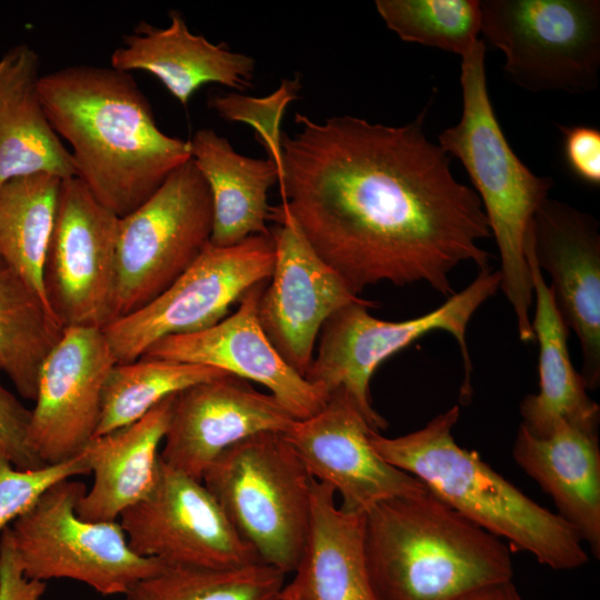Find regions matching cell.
Segmentation results:
<instances>
[{
    "label": "cell",
    "mask_w": 600,
    "mask_h": 600,
    "mask_svg": "<svg viewBox=\"0 0 600 600\" xmlns=\"http://www.w3.org/2000/svg\"><path fill=\"white\" fill-rule=\"evenodd\" d=\"M427 112L397 127L297 113L299 130L282 133L281 203L357 294L379 282H423L449 298L459 264L490 268L480 198L426 136Z\"/></svg>",
    "instance_id": "obj_1"
},
{
    "label": "cell",
    "mask_w": 600,
    "mask_h": 600,
    "mask_svg": "<svg viewBox=\"0 0 600 600\" xmlns=\"http://www.w3.org/2000/svg\"><path fill=\"white\" fill-rule=\"evenodd\" d=\"M39 93L54 131L71 147L76 177L119 218L191 159L188 140L157 126L130 72L111 66H68L42 74Z\"/></svg>",
    "instance_id": "obj_2"
},
{
    "label": "cell",
    "mask_w": 600,
    "mask_h": 600,
    "mask_svg": "<svg viewBox=\"0 0 600 600\" xmlns=\"http://www.w3.org/2000/svg\"><path fill=\"white\" fill-rule=\"evenodd\" d=\"M363 544L378 600H453L513 576L508 546L428 488L369 510Z\"/></svg>",
    "instance_id": "obj_3"
},
{
    "label": "cell",
    "mask_w": 600,
    "mask_h": 600,
    "mask_svg": "<svg viewBox=\"0 0 600 600\" xmlns=\"http://www.w3.org/2000/svg\"><path fill=\"white\" fill-rule=\"evenodd\" d=\"M459 416L453 406L423 428L394 438L372 430L371 443L387 462L417 478L450 508L539 563L554 570L586 564L582 540L561 516L456 442L452 431Z\"/></svg>",
    "instance_id": "obj_4"
},
{
    "label": "cell",
    "mask_w": 600,
    "mask_h": 600,
    "mask_svg": "<svg viewBox=\"0 0 600 600\" xmlns=\"http://www.w3.org/2000/svg\"><path fill=\"white\" fill-rule=\"evenodd\" d=\"M486 49L479 39L461 57L462 113L439 134L438 144L462 163L474 186L500 256V289L513 310L519 339L532 342L533 288L524 244L553 180L533 173L510 147L489 97Z\"/></svg>",
    "instance_id": "obj_5"
},
{
    "label": "cell",
    "mask_w": 600,
    "mask_h": 600,
    "mask_svg": "<svg viewBox=\"0 0 600 600\" xmlns=\"http://www.w3.org/2000/svg\"><path fill=\"white\" fill-rule=\"evenodd\" d=\"M201 481L261 563L284 574L296 570L314 479L282 433L261 432L231 446Z\"/></svg>",
    "instance_id": "obj_6"
},
{
    "label": "cell",
    "mask_w": 600,
    "mask_h": 600,
    "mask_svg": "<svg viewBox=\"0 0 600 600\" xmlns=\"http://www.w3.org/2000/svg\"><path fill=\"white\" fill-rule=\"evenodd\" d=\"M499 270H479L474 280L432 311L403 321H386L369 313L374 302L352 303L334 312L322 326L317 357L306 379L329 396L343 390L370 426L379 431L386 420L374 410L370 380L389 357L436 330L449 332L459 344L464 370L461 398L471 396L472 362L467 348V327L476 311L500 289Z\"/></svg>",
    "instance_id": "obj_7"
},
{
    "label": "cell",
    "mask_w": 600,
    "mask_h": 600,
    "mask_svg": "<svg viewBox=\"0 0 600 600\" xmlns=\"http://www.w3.org/2000/svg\"><path fill=\"white\" fill-rule=\"evenodd\" d=\"M484 42L530 92L583 94L599 84V0H480Z\"/></svg>",
    "instance_id": "obj_8"
},
{
    "label": "cell",
    "mask_w": 600,
    "mask_h": 600,
    "mask_svg": "<svg viewBox=\"0 0 600 600\" xmlns=\"http://www.w3.org/2000/svg\"><path fill=\"white\" fill-rule=\"evenodd\" d=\"M86 491L77 480L58 482L12 522L18 560L31 580L71 579L103 596L126 594L166 564L137 554L119 522L81 519L76 506Z\"/></svg>",
    "instance_id": "obj_9"
},
{
    "label": "cell",
    "mask_w": 600,
    "mask_h": 600,
    "mask_svg": "<svg viewBox=\"0 0 600 600\" xmlns=\"http://www.w3.org/2000/svg\"><path fill=\"white\" fill-rule=\"evenodd\" d=\"M211 231V194L190 159L119 219L112 321L139 310L174 282L210 242Z\"/></svg>",
    "instance_id": "obj_10"
},
{
    "label": "cell",
    "mask_w": 600,
    "mask_h": 600,
    "mask_svg": "<svg viewBox=\"0 0 600 600\" xmlns=\"http://www.w3.org/2000/svg\"><path fill=\"white\" fill-rule=\"evenodd\" d=\"M274 263L270 234L230 246L208 243L193 263L163 292L102 331L117 363L132 362L159 340L208 329L257 283L268 281Z\"/></svg>",
    "instance_id": "obj_11"
},
{
    "label": "cell",
    "mask_w": 600,
    "mask_h": 600,
    "mask_svg": "<svg viewBox=\"0 0 600 600\" xmlns=\"http://www.w3.org/2000/svg\"><path fill=\"white\" fill-rule=\"evenodd\" d=\"M119 219L77 177L61 181L43 284L63 329L112 321Z\"/></svg>",
    "instance_id": "obj_12"
},
{
    "label": "cell",
    "mask_w": 600,
    "mask_h": 600,
    "mask_svg": "<svg viewBox=\"0 0 600 600\" xmlns=\"http://www.w3.org/2000/svg\"><path fill=\"white\" fill-rule=\"evenodd\" d=\"M119 517L130 548L166 566L261 563L203 482L172 469L161 458L150 492Z\"/></svg>",
    "instance_id": "obj_13"
},
{
    "label": "cell",
    "mask_w": 600,
    "mask_h": 600,
    "mask_svg": "<svg viewBox=\"0 0 600 600\" xmlns=\"http://www.w3.org/2000/svg\"><path fill=\"white\" fill-rule=\"evenodd\" d=\"M270 220L276 222L270 232L274 263L258 317L280 356L306 377L324 322L343 307L369 300L354 293L316 253L282 203L271 207Z\"/></svg>",
    "instance_id": "obj_14"
},
{
    "label": "cell",
    "mask_w": 600,
    "mask_h": 600,
    "mask_svg": "<svg viewBox=\"0 0 600 600\" xmlns=\"http://www.w3.org/2000/svg\"><path fill=\"white\" fill-rule=\"evenodd\" d=\"M372 430L353 400L338 389L318 413L296 420L282 434L311 477L339 493L341 510L364 516L382 501L427 490L376 451Z\"/></svg>",
    "instance_id": "obj_15"
},
{
    "label": "cell",
    "mask_w": 600,
    "mask_h": 600,
    "mask_svg": "<svg viewBox=\"0 0 600 600\" xmlns=\"http://www.w3.org/2000/svg\"><path fill=\"white\" fill-rule=\"evenodd\" d=\"M116 359L101 328H64L39 373L29 440L47 464L79 454L94 437Z\"/></svg>",
    "instance_id": "obj_16"
},
{
    "label": "cell",
    "mask_w": 600,
    "mask_h": 600,
    "mask_svg": "<svg viewBox=\"0 0 600 600\" xmlns=\"http://www.w3.org/2000/svg\"><path fill=\"white\" fill-rule=\"evenodd\" d=\"M296 419L270 393L228 374L174 394L161 460L202 480L207 468L231 446L261 432H287Z\"/></svg>",
    "instance_id": "obj_17"
},
{
    "label": "cell",
    "mask_w": 600,
    "mask_h": 600,
    "mask_svg": "<svg viewBox=\"0 0 600 600\" xmlns=\"http://www.w3.org/2000/svg\"><path fill=\"white\" fill-rule=\"evenodd\" d=\"M531 243L538 267L551 277L557 308L582 352L587 389L600 383V233L590 213L547 198L536 210Z\"/></svg>",
    "instance_id": "obj_18"
},
{
    "label": "cell",
    "mask_w": 600,
    "mask_h": 600,
    "mask_svg": "<svg viewBox=\"0 0 600 600\" xmlns=\"http://www.w3.org/2000/svg\"><path fill=\"white\" fill-rule=\"evenodd\" d=\"M267 281L251 287L238 309L202 331L166 337L144 357L203 364L266 387L296 420L318 413L328 394L298 373L273 347L258 317ZM142 356V357H143Z\"/></svg>",
    "instance_id": "obj_19"
},
{
    "label": "cell",
    "mask_w": 600,
    "mask_h": 600,
    "mask_svg": "<svg viewBox=\"0 0 600 600\" xmlns=\"http://www.w3.org/2000/svg\"><path fill=\"white\" fill-rule=\"evenodd\" d=\"M599 419L560 421L547 437L519 427L517 464L553 500L561 516L600 557Z\"/></svg>",
    "instance_id": "obj_20"
},
{
    "label": "cell",
    "mask_w": 600,
    "mask_h": 600,
    "mask_svg": "<svg viewBox=\"0 0 600 600\" xmlns=\"http://www.w3.org/2000/svg\"><path fill=\"white\" fill-rule=\"evenodd\" d=\"M169 19L166 28L139 23L112 52L110 66L124 72L151 73L183 106L208 83L240 91L251 87L256 68L252 57L192 33L177 10L169 12Z\"/></svg>",
    "instance_id": "obj_21"
},
{
    "label": "cell",
    "mask_w": 600,
    "mask_h": 600,
    "mask_svg": "<svg viewBox=\"0 0 600 600\" xmlns=\"http://www.w3.org/2000/svg\"><path fill=\"white\" fill-rule=\"evenodd\" d=\"M334 490L314 480L302 554L281 600H378L364 556V516L336 506Z\"/></svg>",
    "instance_id": "obj_22"
},
{
    "label": "cell",
    "mask_w": 600,
    "mask_h": 600,
    "mask_svg": "<svg viewBox=\"0 0 600 600\" xmlns=\"http://www.w3.org/2000/svg\"><path fill=\"white\" fill-rule=\"evenodd\" d=\"M40 58L27 43L0 58V184L16 177H76L70 151L51 126L40 93Z\"/></svg>",
    "instance_id": "obj_23"
},
{
    "label": "cell",
    "mask_w": 600,
    "mask_h": 600,
    "mask_svg": "<svg viewBox=\"0 0 600 600\" xmlns=\"http://www.w3.org/2000/svg\"><path fill=\"white\" fill-rule=\"evenodd\" d=\"M173 396L138 421L93 437L82 449L93 483L76 506L87 521H116L152 489Z\"/></svg>",
    "instance_id": "obj_24"
},
{
    "label": "cell",
    "mask_w": 600,
    "mask_h": 600,
    "mask_svg": "<svg viewBox=\"0 0 600 600\" xmlns=\"http://www.w3.org/2000/svg\"><path fill=\"white\" fill-rule=\"evenodd\" d=\"M193 163L203 177L212 200L210 243L234 246L257 234H270L269 189L279 183L277 164L238 153L210 128L197 130L188 140Z\"/></svg>",
    "instance_id": "obj_25"
},
{
    "label": "cell",
    "mask_w": 600,
    "mask_h": 600,
    "mask_svg": "<svg viewBox=\"0 0 600 600\" xmlns=\"http://www.w3.org/2000/svg\"><path fill=\"white\" fill-rule=\"evenodd\" d=\"M524 253L533 288L531 324L539 342V392L522 399L521 424L534 436L547 437L562 420L600 419V408L589 397L586 382L570 359L569 328L534 259L530 229Z\"/></svg>",
    "instance_id": "obj_26"
},
{
    "label": "cell",
    "mask_w": 600,
    "mask_h": 600,
    "mask_svg": "<svg viewBox=\"0 0 600 600\" xmlns=\"http://www.w3.org/2000/svg\"><path fill=\"white\" fill-rule=\"evenodd\" d=\"M61 181L53 174L33 173L0 184V257L48 309L43 268Z\"/></svg>",
    "instance_id": "obj_27"
},
{
    "label": "cell",
    "mask_w": 600,
    "mask_h": 600,
    "mask_svg": "<svg viewBox=\"0 0 600 600\" xmlns=\"http://www.w3.org/2000/svg\"><path fill=\"white\" fill-rule=\"evenodd\" d=\"M63 328L0 257V369L18 393L36 399L41 366Z\"/></svg>",
    "instance_id": "obj_28"
},
{
    "label": "cell",
    "mask_w": 600,
    "mask_h": 600,
    "mask_svg": "<svg viewBox=\"0 0 600 600\" xmlns=\"http://www.w3.org/2000/svg\"><path fill=\"white\" fill-rule=\"evenodd\" d=\"M228 374L213 367L144 356L116 363L103 386L94 437L138 421L161 401L190 386Z\"/></svg>",
    "instance_id": "obj_29"
},
{
    "label": "cell",
    "mask_w": 600,
    "mask_h": 600,
    "mask_svg": "<svg viewBox=\"0 0 600 600\" xmlns=\"http://www.w3.org/2000/svg\"><path fill=\"white\" fill-rule=\"evenodd\" d=\"M286 574L253 563L236 568L166 566L141 579L126 600H281Z\"/></svg>",
    "instance_id": "obj_30"
},
{
    "label": "cell",
    "mask_w": 600,
    "mask_h": 600,
    "mask_svg": "<svg viewBox=\"0 0 600 600\" xmlns=\"http://www.w3.org/2000/svg\"><path fill=\"white\" fill-rule=\"evenodd\" d=\"M374 3L386 26L402 41L463 57L480 39L479 0H377Z\"/></svg>",
    "instance_id": "obj_31"
},
{
    "label": "cell",
    "mask_w": 600,
    "mask_h": 600,
    "mask_svg": "<svg viewBox=\"0 0 600 600\" xmlns=\"http://www.w3.org/2000/svg\"><path fill=\"white\" fill-rule=\"evenodd\" d=\"M300 77L283 79L280 86L266 97H251L238 92L213 94L208 106L223 120L249 124L256 138L267 151L281 177V122L288 106L300 97Z\"/></svg>",
    "instance_id": "obj_32"
},
{
    "label": "cell",
    "mask_w": 600,
    "mask_h": 600,
    "mask_svg": "<svg viewBox=\"0 0 600 600\" xmlns=\"http://www.w3.org/2000/svg\"><path fill=\"white\" fill-rule=\"evenodd\" d=\"M89 473L82 452L31 470L16 468L0 452V531L28 511L52 486Z\"/></svg>",
    "instance_id": "obj_33"
},
{
    "label": "cell",
    "mask_w": 600,
    "mask_h": 600,
    "mask_svg": "<svg viewBox=\"0 0 600 600\" xmlns=\"http://www.w3.org/2000/svg\"><path fill=\"white\" fill-rule=\"evenodd\" d=\"M30 416L31 411L2 384L0 379V452L21 470L38 469L47 464L30 443Z\"/></svg>",
    "instance_id": "obj_34"
},
{
    "label": "cell",
    "mask_w": 600,
    "mask_h": 600,
    "mask_svg": "<svg viewBox=\"0 0 600 600\" xmlns=\"http://www.w3.org/2000/svg\"><path fill=\"white\" fill-rule=\"evenodd\" d=\"M570 172L588 186H600V131L590 126H558Z\"/></svg>",
    "instance_id": "obj_35"
},
{
    "label": "cell",
    "mask_w": 600,
    "mask_h": 600,
    "mask_svg": "<svg viewBox=\"0 0 600 600\" xmlns=\"http://www.w3.org/2000/svg\"><path fill=\"white\" fill-rule=\"evenodd\" d=\"M47 583L27 578L12 542L10 528L0 537V600H40Z\"/></svg>",
    "instance_id": "obj_36"
},
{
    "label": "cell",
    "mask_w": 600,
    "mask_h": 600,
    "mask_svg": "<svg viewBox=\"0 0 600 600\" xmlns=\"http://www.w3.org/2000/svg\"><path fill=\"white\" fill-rule=\"evenodd\" d=\"M453 600H524L512 580L488 584Z\"/></svg>",
    "instance_id": "obj_37"
}]
</instances>
